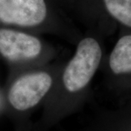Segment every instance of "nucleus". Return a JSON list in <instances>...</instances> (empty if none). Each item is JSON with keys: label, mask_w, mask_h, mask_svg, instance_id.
I'll return each instance as SVG.
<instances>
[{"label": "nucleus", "mask_w": 131, "mask_h": 131, "mask_svg": "<svg viewBox=\"0 0 131 131\" xmlns=\"http://www.w3.org/2000/svg\"><path fill=\"white\" fill-rule=\"evenodd\" d=\"M52 79L46 72L28 74L19 77L10 86L7 99L18 111H26L36 106L48 93Z\"/></svg>", "instance_id": "nucleus-2"}, {"label": "nucleus", "mask_w": 131, "mask_h": 131, "mask_svg": "<svg viewBox=\"0 0 131 131\" xmlns=\"http://www.w3.org/2000/svg\"><path fill=\"white\" fill-rule=\"evenodd\" d=\"M42 50L38 38L9 28H0V55L7 61L20 62L37 57Z\"/></svg>", "instance_id": "nucleus-4"}, {"label": "nucleus", "mask_w": 131, "mask_h": 131, "mask_svg": "<svg viewBox=\"0 0 131 131\" xmlns=\"http://www.w3.org/2000/svg\"><path fill=\"white\" fill-rule=\"evenodd\" d=\"M101 56V48L95 39L88 37L81 40L74 56L63 72V82L66 89L76 93L85 88L98 68Z\"/></svg>", "instance_id": "nucleus-1"}, {"label": "nucleus", "mask_w": 131, "mask_h": 131, "mask_svg": "<svg viewBox=\"0 0 131 131\" xmlns=\"http://www.w3.org/2000/svg\"><path fill=\"white\" fill-rule=\"evenodd\" d=\"M109 66L116 74L131 73V34L119 39L111 53Z\"/></svg>", "instance_id": "nucleus-5"}, {"label": "nucleus", "mask_w": 131, "mask_h": 131, "mask_svg": "<svg viewBox=\"0 0 131 131\" xmlns=\"http://www.w3.org/2000/svg\"><path fill=\"white\" fill-rule=\"evenodd\" d=\"M47 15L45 0H0V24L32 27L44 22Z\"/></svg>", "instance_id": "nucleus-3"}]
</instances>
